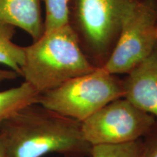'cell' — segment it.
Masks as SVG:
<instances>
[{
	"label": "cell",
	"instance_id": "9",
	"mask_svg": "<svg viewBox=\"0 0 157 157\" xmlns=\"http://www.w3.org/2000/svg\"><path fill=\"white\" fill-rule=\"evenodd\" d=\"M39 94L28 82L18 87L0 91V127L2 124L20 109L38 103Z\"/></svg>",
	"mask_w": 157,
	"mask_h": 157
},
{
	"label": "cell",
	"instance_id": "7",
	"mask_svg": "<svg viewBox=\"0 0 157 157\" xmlns=\"http://www.w3.org/2000/svg\"><path fill=\"white\" fill-rule=\"evenodd\" d=\"M124 98L157 119V44L123 79Z\"/></svg>",
	"mask_w": 157,
	"mask_h": 157
},
{
	"label": "cell",
	"instance_id": "4",
	"mask_svg": "<svg viewBox=\"0 0 157 157\" xmlns=\"http://www.w3.org/2000/svg\"><path fill=\"white\" fill-rule=\"evenodd\" d=\"M124 95L123 79L101 68L40 94L37 103L82 122Z\"/></svg>",
	"mask_w": 157,
	"mask_h": 157
},
{
	"label": "cell",
	"instance_id": "13",
	"mask_svg": "<svg viewBox=\"0 0 157 157\" xmlns=\"http://www.w3.org/2000/svg\"><path fill=\"white\" fill-rule=\"evenodd\" d=\"M156 125L151 132L145 137L146 140H143L140 157H157V129Z\"/></svg>",
	"mask_w": 157,
	"mask_h": 157
},
{
	"label": "cell",
	"instance_id": "10",
	"mask_svg": "<svg viewBox=\"0 0 157 157\" xmlns=\"http://www.w3.org/2000/svg\"><path fill=\"white\" fill-rule=\"evenodd\" d=\"M15 27L0 21V64L5 65L21 76L25 60V47L13 42Z\"/></svg>",
	"mask_w": 157,
	"mask_h": 157
},
{
	"label": "cell",
	"instance_id": "12",
	"mask_svg": "<svg viewBox=\"0 0 157 157\" xmlns=\"http://www.w3.org/2000/svg\"><path fill=\"white\" fill-rule=\"evenodd\" d=\"M143 140L123 144L98 145L92 146L91 157H140Z\"/></svg>",
	"mask_w": 157,
	"mask_h": 157
},
{
	"label": "cell",
	"instance_id": "6",
	"mask_svg": "<svg viewBox=\"0 0 157 157\" xmlns=\"http://www.w3.org/2000/svg\"><path fill=\"white\" fill-rule=\"evenodd\" d=\"M81 123L84 139L93 146L141 140L153 130L156 119L123 97L108 103Z\"/></svg>",
	"mask_w": 157,
	"mask_h": 157
},
{
	"label": "cell",
	"instance_id": "11",
	"mask_svg": "<svg viewBox=\"0 0 157 157\" xmlns=\"http://www.w3.org/2000/svg\"><path fill=\"white\" fill-rule=\"evenodd\" d=\"M45 7L44 32L68 24L69 0H42Z\"/></svg>",
	"mask_w": 157,
	"mask_h": 157
},
{
	"label": "cell",
	"instance_id": "14",
	"mask_svg": "<svg viewBox=\"0 0 157 157\" xmlns=\"http://www.w3.org/2000/svg\"><path fill=\"white\" fill-rule=\"evenodd\" d=\"M18 76V74L13 70L0 69V85L5 80L15 79Z\"/></svg>",
	"mask_w": 157,
	"mask_h": 157
},
{
	"label": "cell",
	"instance_id": "3",
	"mask_svg": "<svg viewBox=\"0 0 157 157\" xmlns=\"http://www.w3.org/2000/svg\"><path fill=\"white\" fill-rule=\"evenodd\" d=\"M139 0H69L68 25L93 66L103 68L117 42L127 12Z\"/></svg>",
	"mask_w": 157,
	"mask_h": 157
},
{
	"label": "cell",
	"instance_id": "8",
	"mask_svg": "<svg viewBox=\"0 0 157 157\" xmlns=\"http://www.w3.org/2000/svg\"><path fill=\"white\" fill-rule=\"evenodd\" d=\"M42 0H0V21L28 33L33 41L44 32Z\"/></svg>",
	"mask_w": 157,
	"mask_h": 157
},
{
	"label": "cell",
	"instance_id": "2",
	"mask_svg": "<svg viewBox=\"0 0 157 157\" xmlns=\"http://www.w3.org/2000/svg\"><path fill=\"white\" fill-rule=\"evenodd\" d=\"M96 69L67 24L44 32L38 40L25 47L21 76L40 95Z\"/></svg>",
	"mask_w": 157,
	"mask_h": 157
},
{
	"label": "cell",
	"instance_id": "5",
	"mask_svg": "<svg viewBox=\"0 0 157 157\" xmlns=\"http://www.w3.org/2000/svg\"><path fill=\"white\" fill-rule=\"evenodd\" d=\"M156 44L157 0H139L124 17L114 49L102 68L113 75H127Z\"/></svg>",
	"mask_w": 157,
	"mask_h": 157
},
{
	"label": "cell",
	"instance_id": "1",
	"mask_svg": "<svg viewBox=\"0 0 157 157\" xmlns=\"http://www.w3.org/2000/svg\"><path fill=\"white\" fill-rule=\"evenodd\" d=\"M6 157L90 156L92 146L82 134V123L39 103L26 105L0 127Z\"/></svg>",
	"mask_w": 157,
	"mask_h": 157
},
{
	"label": "cell",
	"instance_id": "15",
	"mask_svg": "<svg viewBox=\"0 0 157 157\" xmlns=\"http://www.w3.org/2000/svg\"><path fill=\"white\" fill-rule=\"evenodd\" d=\"M0 157H6L5 149H4L2 142L1 137H0Z\"/></svg>",
	"mask_w": 157,
	"mask_h": 157
}]
</instances>
